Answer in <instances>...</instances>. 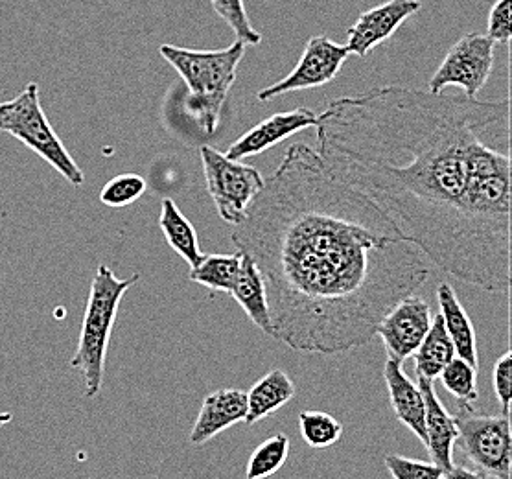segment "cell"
Returning a JSON list of instances; mask_svg holds the SVG:
<instances>
[{
    "mask_svg": "<svg viewBox=\"0 0 512 479\" xmlns=\"http://www.w3.org/2000/svg\"><path fill=\"white\" fill-rule=\"evenodd\" d=\"M509 98L402 85L341 96L317 118V153L431 264L485 292L511 290Z\"/></svg>",
    "mask_w": 512,
    "mask_h": 479,
    "instance_id": "obj_1",
    "label": "cell"
},
{
    "mask_svg": "<svg viewBox=\"0 0 512 479\" xmlns=\"http://www.w3.org/2000/svg\"><path fill=\"white\" fill-rule=\"evenodd\" d=\"M231 240L264 277L271 338L304 354L365 347L430 277L428 258L303 142L288 146Z\"/></svg>",
    "mask_w": 512,
    "mask_h": 479,
    "instance_id": "obj_2",
    "label": "cell"
},
{
    "mask_svg": "<svg viewBox=\"0 0 512 479\" xmlns=\"http://www.w3.org/2000/svg\"><path fill=\"white\" fill-rule=\"evenodd\" d=\"M244 43L236 41L220 50H194L161 45L159 52L185 83L187 113L205 135L220 126L222 111L236 82V72L245 56Z\"/></svg>",
    "mask_w": 512,
    "mask_h": 479,
    "instance_id": "obj_3",
    "label": "cell"
},
{
    "mask_svg": "<svg viewBox=\"0 0 512 479\" xmlns=\"http://www.w3.org/2000/svg\"><path fill=\"white\" fill-rule=\"evenodd\" d=\"M139 279V273H135L133 277L120 281L105 264H100L94 273L78 349L70 360V367L82 371L87 398L98 397L102 391L105 358L109 351L111 332L117 321L118 308L126 292Z\"/></svg>",
    "mask_w": 512,
    "mask_h": 479,
    "instance_id": "obj_4",
    "label": "cell"
},
{
    "mask_svg": "<svg viewBox=\"0 0 512 479\" xmlns=\"http://www.w3.org/2000/svg\"><path fill=\"white\" fill-rule=\"evenodd\" d=\"M0 131L23 142L26 148L58 170L70 185L82 187L85 183L82 168L70 157L43 111L37 83H28L23 93L0 104Z\"/></svg>",
    "mask_w": 512,
    "mask_h": 479,
    "instance_id": "obj_5",
    "label": "cell"
},
{
    "mask_svg": "<svg viewBox=\"0 0 512 479\" xmlns=\"http://www.w3.org/2000/svg\"><path fill=\"white\" fill-rule=\"evenodd\" d=\"M454 419L455 444L468 461L492 479H511V415H487L459 402Z\"/></svg>",
    "mask_w": 512,
    "mask_h": 479,
    "instance_id": "obj_6",
    "label": "cell"
},
{
    "mask_svg": "<svg viewBox=\"0 0 512 479\" xmlns=\"http://www.w3.org/2000/svg\"><path fill=\"white\" fill-rule=\"evenodd\" d=\"M205 187L223 222L240 225L251 203L264 188V176L258 168L242 161H233L212 146H201Z\"/></svg>",
    "mask_w": 512,
    "mask_h": 479,
    "instance_id": "obj_7",
    "label": "cell"
},
{
    "mask_svg": "<svg viewBox=\"0 0 512 479\" xmlns=\"http://www.w3.org/2000/svg\"><path fill=\"white\" fill-rule=\"evenodd\" d=\"M494 50L496 45L485 34L474 32L461 37L431 76L426 91L441 94L448 87H459L461 94L478 98L494 69Z\"/></svg>",
    "mask_w": 512,
    "mask_h": 479,
    "instance_id": "obj_8",
    "label": "cell"
},
{
    "mask_svg": "<svg viewBox=\"0 0 512 479\" xmlns=\"http://www.w3.org/2000/svg\"><path fill=\"white\" fill-rule=\"evenodd\" d=\"M349 50L330 37L314 36L304 45L295 69L280 82L268 85L256 93L258 102H269L282 94L319 89L338 78L341 67L349 59Z\"/></svg>",
    "mask_w": 512,
    "mask_h": 479,
    "instance_id": "obj_9",
    "label": "cell"
},
{
    "mask_svg": "<svg viewBox=\"0 0 512 479\" xmlns=\"http://www.w3.org/2000/svg\"><path fill=\"white\" fill-rule=\"evenodd\" d=\"M433 321L430 304L424 299L408 295L385 314L376 327V336L384 341L389 360L404 363L426 338Z\"/></svg>",
    "mask_w": 512,
    "mask_h": 479,
    "instance_id": "obj_10",
    "label": "cell"
},
{
    "mask_svg": "<svg viewBox=\"0 0 512 479\" xmlns=\"http://www.w3.org/2000/svg\"><path fill=\"white\" fill-rule=\"evenodd\" d=\"M422 8L420 0H387L361 13L347 32L345 47L350 56L365 59L374 48L380 47L402 24Z\"/></svg>",
    "mask_w": 512,
    "mask_h": 479,
    "instance_id": "obj_11",
    "label": "cell"
},
{
    "mask_svg": "<svg viewBox=\"0 0 512 479\" xmlns=\"http://www.w3.org/2000/svg\"><path fill=\"white\" fill-rule=\"evenodd\" d=\"M317 118H319V115L308 107L275 113L266 120L258 122L255 128L245 131L242 137H238L229 146L225 155L233 161H242L247 157L268 152L273 146L290 139L291 135L304 131V129L315 128Z\"/></svg>",
    "mask_w": 512,
    "mask_h": 479,
    "instance_id": "obj_12",
    "label": "cell"
},
{
    "mask_svg": "<svg viewBox=\"0 0 512 479\" xmlns=\"http://www.w3.org/2000/svg\"><path fill=\"white\" fill-rule=\"evenodd\" d=\"M424 397V426H426V448L431 461L444 472L454 467V446L457 439V424L454 415L444 408L441 398L435 393V382L428 378H417Z\"/></svg>",
    "mask_w": 512,
    "mask_h": 479,
    "instance_id": "obj_13",
    "label": "cell"
},
{
    "mask_svg": "<svg viewBox=\"0 0 512 479\" xmlns=\"http://www.w3.org/2000/svg\"><path fill=\"white\" fill-rule=\"evenodd\" d=\"M247 393L240 389H218L203 400L188 441L194 446L209 443L218 433L245 421Z\"/></svg>",
    "mask_w": 512,
    "mask_h": 479,
    "instance_id": "obj_14",
    "label": "cell"
},
{
    "mask_svg": "<svg viewBox=\"0 0 512 479\" xmlns=\"http://www.w3.org/2000/svg\"><path fill=\"white\" fill-rule=\"evenodd\" d=\"M384 380L389 391V402L396 419L402 422L409 432L415 433L422 444H426V426H424V397L419 384L413 382L404 373L402 363L389 360L384 365Z\"/></svg>",
    "mask_w": 512,
    "mask_h": 479,
    "instance_id": "obj_15",
    "label": "cell"
},
{
    "mask_svg": "<svg viewBox=\"0 0 512 479\" xmlns=\"http://www.w3.org/2000/svg\"><path fill=\"white\" fill-rule=\"evenodd\" d=\"M439 314L443 317L444 328L452 339L455 356L463 358L472 367L479 369L478 338L476 330L466 314L465 306L457 299V293L450 282H441L437 288Z\"/></svg>",
    "mask_w": 512,
    "mask_h": 479,
    "instance_id": "obj_16",
    "label": "cell"
},
{
    "mask_svg": "<svg viewBox=\"0 0 512 479\" xmlns=\"http://www.w3.org/2000/svg\"><path fill=\"white\" fill-rule=\"evenodd\" d=\"M229 295L242 306V310L255 323L256 327L260 328L264 334H268L269 338L273 336L266 282H264L260 269L256 268L255 262L245 255H242L240 273H238L233 290Z\"/></svg>",
    "mask_w": 512,
    "mask_h": 479,
    "instance_id": "obj_17",
    "label": "cell"
},
{
    "mask_svg": "<svg viewBox=\"0 0 512 479\" xmlns=\"http://www.w3.org/2000/svg\"><path fill=\"white\" fill-rule=\"evenodd\" d=\"M295 397V384L282 369H271L247 393L245 424L253 426L286 406Z\"/></svg>",
    "mask_w": 512,
    "mask_h": 479,
    "instance_id": "obj_18",
    "label": "cell"
},
{
    "mask_svg": "<svg viewBox=\"0 0 512 479\" xmlns=\"http://www.w3.org/2000/svg\"><path fill=\"white\" fill-rule=\"evenodd\" d=\"M159 227L168 246L172 247L190 268L198 266L201 258L205 257V253L199 247L198 233L194 225L188 222L187 216L179 211L177 203L172 198H164L161 203Z\"/></svg>",
    "mask_w": 512,
    "mask_h": 479,
    "instance_id": "obj_19",
    "label": "cell"
},
{
    "mask_svg": "<svg viewBox=\"0 0 512 479\" xmlns=\"http://www.w3.org/2000/svg\"><path fill=\"white\" fill-rule=\"evenodd\" d=\"M454 358V343L444 328L443 317L437 314L433 316L426 338L422 339L419 349L413 354L417 378H428L435 382L444 367Z\"/></svg>",
    "mask_w": 512,
    "mask_h": 479,
    "instance_id": "obj_20",
    "label": "cell"
},
{
    "mask_svg": "<svg viewBox=\"0 0 512 479\" xmlns=\"http://www.w3.org/2000/svg\"><path fill=\"white\" fill-rule=\"evenodd\" d=\"M242 266V253H229V255H205L198 266L190 268L188 279L196 284L209 288L210 292L231 293L234 281L240 273Z\"/></svg>",
    "mask_w": 512,
    "mask_h": 479,
    "instance_id": "obj_21",
    "label": "cell"
},
{
    "mask_svg": "<svg viewBox=\"0 0 512 479\" xmlns=\"http://www.w3.org/2000/svg\"><path fill=\"white\" fill-rule=\"evenodd\" d=\"M290 457V439L286 433H275L258 444L247 461L245 478L266 479L277 474Z\"/></svg>",
    "mask_w": 512,
    "mask_h": 479,
    "instance_id": "obj_22",
    "label": "cell"
},
{
    "mask_svg": "<svg viewBox=\"0 0 512 479\" xmlns=\"http://www.w3.org/2000/svg\"><path fill=\"white\" fill-rule=\"evenodd\" d=\"M299 430L310 448H328L343 435V424L325 411H301Z\"/></svg>",
    "mask_w": 512,
    "mask_h": 479,
    "instance_id": "obj_23",
    "label": "cell"
},
{
    "mask_svg": "<svg viewBox=\"0 0 512 479\" xmlns=\"http://www.w3.org/2000/svg\"><path fill=\"white\" fill-rule=\"evenodd\" d=\"M444 389L452 393L459 402L474 404L478 402V369L465 362L463 358L455 356L452 362L444 367L439 374Z\"/></svg>",
    "mask_w": 512,
    "mask_h": 479,
    "instance_id": "obj_24",
    "label": "cell"
},
{
    "mask_svg": "<svg viewBox=\"0 0 512 479\" xmlns=\"http://www.w3.org/2000/svg\"><path fill=\"white\" fill-rule=\"evenodd\" d=\"M212 10L222 17L236 36V41L245 47H258L262 43V34L255 30L245 10V0H209Z\"/></svg>",
    "mask_w": 512,
    "mask_h": 479,
    "instance_id": "obj_25",
    "label": "cell"
},
{
    "mask_svg": "<svg viewBox=\"0 0 512 479\" xmlns=\"http://www.w3.org/2000/svg\"><path fill=\"white\" fill-rule=\"evenodd\" d=\"M146 179L137 174H122V176L113 177L100 192V201L105 207H129L137 199L144 196L146 192Z\"/></svg>",
    "mask_w": 512,
    "mask_h": 479,
    "instance_id": "obj_26",
    "label": "cell"
},
{
    "mask_svg": "<svg viewBox=\"0 0 512 479\" xmlns=\"http://www.w3.org/2000/svg\"><path fill=\"white\" fill-rule=\"evenodd\" d=\"M385 467L395 479H441L443 468L433 461H420L411 457L389 454L384 459Z\"/></svg>",
    "mask_w": 512,
    "mask_h": 479,
    "instance_id": "obj_27",
    "label": "cell"
},
{
    "mask_svg": "<svg viewBox=\"0 0 512 479\" xmlns=\"http://www.w3.org/2000/svg\"><path fill=\"white\" fill-rule=\"evenodd\" d=\"M494 45H509L512 39V0H496L490 8L487 34Z\"/></svg>",
    "mask_w": 512,
    "mask_h": 479,
    "instance_id": "obj_28",
    "label": "cell"
},
{
    "mask_svg": "<svg viewBox=\"0 0 512 479\" xmlns=\"http://www.w3.org/2000/svg\"><path fill=\"white\" fill-rule=\"evenodd\" d=\"M512 365L511 351L505 352L498 362L494 363L492 369V387H494V395L500 402L501 413L511 415L512 400Z\"/></svg>",
    "mask_w": 512,
    "mask_h": 479,
    "instance_id": "obj_29",
    "label": "cell"
},
{
    "mask_svg": "<svg viewBox=\"0 0 512 479\" xmlns=\"http://www.w3.org/2000/svg\"><path fill=\"white\" fill-rule=\"evenodd\" d=\"M441 479H492L489 474L481 472V470H474V468L461 467V465H454L450 470L443 472Z\"/></svg>",
    "mask_w": 512,
    "mask_h": 479,
    "instance_id": "obj_30",
    "label": "cell"
}]
</instances>
